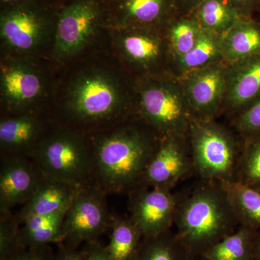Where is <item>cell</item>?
I'll list each match as a JSON object with an SVG mask.
<instances>
[{
    "instance_id": "obj_34",
    "label": "cell",
    "mask_w": 260,
    "mask_h": 260,
    "mask_svg": "<svg viewBox=\"0 0 260 260\" xmlns=\"http://www.w3.org/2000/svg\"><path fill=\"white\" fill-rule=\"evenodd\" d=\"M242 18H254L260 0H230Z\"/></svg>"
},
{
    "instance_id": "obj_15",
    "label": "cell",
    "mask_w": 260,
    "mask_h": 260,
    "mask_svg": "<svg viewBox=\"0 0 260 260\" xmlns=\"http://www.w3.org/2000/svg\"><path fill=\"white\" fill-rule=\"evenodd\" d=\"M109 26L161 28L179 14L177 0H107Z\"/></svg>"
},
{
    "instance_id": "obj_8",
    "label": "cell",
    "mask_w": 260,
    "mask_h": 260,
    "mask_svg": "<svg viewBox=\"0 0 260 260\" xmlns=\"http://www.w3.org/2000/svg\"><path fill=\"white\" fill-rule=\"evenodd\" d=\"M107 25V0H59L54 34L56 57L76 55Z\"/></svg>"
},
{
    "instance_id": "obj_27",
    "label": "cell",
    "mask_w": 260,
    "mask_h": 260,
    "mask_svg": "<svg viewBox=\"0 0 260 260\" xmlns=\"http://www.w3.org/2000/svg\"><path fill=\"white\" fill-rule=\"evenodd\" d=\"M164 30L172 63L194 47L202 28L190 15L179 13L167 22Z\"/></svg>"
},
{
    "instance_id": "obj_10",
    "label": "cell",
    "mask_w": 260,
    "mask_h": 260,
    "mask_svg": "<svg viewBox=\"0 0 260 260\" xmlns=\"http://www.w3.org/2000/svg\"><path fill=\"white\" fill-rule=\"evenodd\" d=\"M117 47L123 59L138 76L172 73V57L164 27H119Z\"/></svg>"
},
{
    "instance_id": "obj_33",
    "label": "cell",
    "mask_w": 260,
    "mask_h": 260,
    "mask_svg": "<svg viewBox=\"0 0 260 260\" xmlns=\"http://www.w3.org/2000/svg\"><path fill=\"white\" fill-rule=\"evenodd\" d=\"M80 251L83 260H112L108 253L107 246L99 241L83 244Z\"/></svg>"
},
{
    "instance_id": "obj_4",
    "label": "cell",
    "mask_w": 260,
    "mask_h": 260,
    "mask_svg": "<svg viewBox=\"0 0 260 260\" xmlns=\"http://www.w3.org/2000/svg\"><path fill=\"white\" fill-rule=\"evenodd\" d=\"M135 113L160 138L187 135L193 117L179 78L172 73L137 78Z\"/></svg>"
},
{
    "instance_id": "obj_26",
    "label": "cell",
    "mask_w": 260,
    "mask_h": 260,
    "mask_svg": "<svg viewBox=\"0 0 260 260\" xmlns=\"http://www.w3.org/2000/svg\"><path fill=\"white\" fill-rule=\"evenodd\" d=\"M256 231L251 228H239L203 253L205 260H254V242Z\"/></svg>"
},
{
    "instance_id": "obj_30",
    "label": "cell",
    "mask_w": 260,
    "mask_h": 260,
    "mask_svg": "<svg viewBox=\"0 0 260 260\" xmlns=\"http://www.w3.org/2000/svg\"><path fill=\"white\" fill-rule=\"evenodd\" d=\"M20 227L16 214L0 213V260H7L25 249L22 244Z\"/></svg>"
},
{
    "instance_id": "obj_32",
    "label": "cell",
    "mask_w": 260,
    "mask_h": 260,
    "mask_svg": "<svg viewBox=\"0 0 260 260\" xmlns=\"http://www.w3.org/2000/svg\"><path fill=\"white\" fill-rule=\"evenodd\" d=\"M55 251L51 246L25 248L7 260H54Z\"/></svg>"
},
{
    "instance_id": "obj_38",
    "label": "cell",
    "mask_w": 260,
    "mask_h": 260,
    "mask_svg": "<svg viewBox=\"0 0 260 260\" xmlns=\"http://www.w3.org/2000/svg\"><path fill=\"white\" fill-rule=\"evenodd\" d=\"M49 1V0H0L1 7L9 5L22 4V3H32V2Z\"/></svg>"
},
{
    "instance_id": "obj_2",
    "label": "cell",
    "mask_w": 260,
    "mask_h": 260,
    "mask_svg": "<svg viewBox=\"0 0 260 260\" xmlns=\"http://www.w3.org/2000/svg\"><path fill=\"white\" fill-rule=\"evenodd\" d=\"M174 224L178 239L197 258L240 225L221 183L204 180L179 198Z\"/></svg>"
},
{
    "instance_id": "obj_29",
    "label": "cell",
    "mask_w": 260,
    "mask_h": 260,
    "mask_svg": "<svg viewBox=\"0 0 260 260\" xmlns=\"http://www.w3.org/2000/svg\"><path fill=\"white\" fill-rule=\"evenodd\" d=\"M242 139L235 181L260 190V134Z\"/></svg>"
},
{
    "instance_id": "obj_14",
    "label": "cell",
    "mask_w": 260,
    "mask_h": 260,
    "mask_svg": "<svg viewBox=\"0 0 260 260\" xmlns=\"http://www.w3.org/2000/svg\"><path fill=\"white\" fill-rule=\"evenodd\" d=\"M44 175L31 158L1 157L0 213L23 205L34 194Z\"/></svg>"
},
{
    "instance_id": "obj_7",
    "label": "cell",
    "mask_w": 260,
    "mask_h": 260,
    "mask_svg": "<svg viewBox=\"0 0 260 260\" xmlns=\"http://www.w3.org/2000/svg\"><path fill=\"white\" fill-rule=\"evenodd\" d=\"M59 0L2 7L0 37L5 48L19 54L37 50L54 34Z\"/></svg>"
},
{
    "instance_id": "obj_37",
    "label": "cell",
    "mask_w": 260,
    "mask_h": 260,
    "mask_svg": "<svg viewBox=\"0 0 260 260\" xmlns=\"http://www.w3.org/2000/svg\"><path fill=\"white\" fill-rule=\"evenodd\" d=\"M254 260H260V230L256 231L254 237Z\"/></svg>"
},
{
    "instance_id": "obj_1",
    "label": "cell",
    "mask_w": 260,
    "mask_h": 260,
    "mask_svg": "<svg viewBox=\"0 0 260 260\" xmlns=\"http://www.w3.org/2000/svg\"><path fill=\"white\" fill-rule=\"evenodd\" d=\"M160 140L135 115L134 120L94 137L93 185L107 195L129 194L139 186Z\"/></svg>"
},
{
    "instance_id": "obj_17",
    "label": "cell",
    "mask_w": 260,
    "mask_h": 260,
    "mask_svg": "<svg viewBox=\"0 0 260 260\" xmlns=\"http://www.w3.org/2000/svg\"><path fill=\"white\" fill-rule=\"evenodd\" d=\"M260 98V54L229 64L223 114L231 119Z\"/></svg>"
},
{
    "instance_id": "obj_39",
    "label": "cell",
    "mask_w": 260,
    "mask_h": 260,
    "mask_svg": "<svg viewBox=\"0 0 260 260\" xmlns=\"http://www.w3.org/2000/svg\"><path fill=\"white\" fill-rule=\"evenodd\" d=\"M254 17L260 21V1L259 5H258L257 7V9H256L255 15H254Z\"/></svg>"
},
{
    "instance_id": "obj_20",
    "label": "cell",
    "mask_w": 260,
    "mask_h": 260,
    "mask_svg": "<svg viewBox=\"0 0 260 260\" xmlns=\"http://www.w3.org/2000/svg\"><path fill=\"white\" fill-rule=\"evenodd\" d=\"M222 54L228 64L260 54V21L242 18L220 38Z\"/></svg>"
},
{
    "instance_id": "obj_12",
    "label": "cell",
    "mask_w": 260,
    "mask_h": 260,
    "mask_svg": "<svg viewBox=\"0 0 260 260\" xmlns=\"http://www.w3.org/2000/svg\"><path fill=\"white\" fill-rule=\"evenodd\" d=\"M129 218L144 238L170 230L174 223L179 198L172 189L139 186L129 194Z\"/></svg>"
},
{
    "instance_id": "obj_21",
    "label": "cell",
    "mask_w": 260,
    "mask_h": 260,
    "mask_svg": "<svg viewBox=\"0 0 260 260\" xmlns=\"http://www.w3.org/2000/svg\"><path fill=\"white\" fill-rule=\"evenodd\" d=\"M220 38L213 32L202 29L194 47L172 63V74L180 78L195 70L224 60Z\"/></svg>"
},
{
    "instance_id": "obj_6",
    "label": "cell",
    "mask_w": 260,
    "mask_h": 260,
    "mask_svg": "<svg viewBox=\"0 0 260 260\" xmlns=\"http://www.w3.org/2000/svg\"><path fill=\"white\" fill-rule=\"evenodd\" d=\"M32 159L45 177L80 187L93 185L91 140L85 133L70 128L53 130Z\"/></svg>"
},
{
    "instance_id": "obj_40",
    "label": "cell",
    "mask_w": 260,
    "mask_h": 260,
    "mask_svg": "<svg viewBox=\"0 0 260 260\" xmlns=\"http://www.w3.org/2000/svg\"><path fill=\"white\" fill-rule=\"evenodd\" d=\"M195 260H198V259H195Z\"/></svg>"
},
{
    "instance_id": "obj_36",
    "label": "cell",
    "mask_w": 260,
    "mask_h": 260,
    "mask_svg": "<svg viewBox=\"0 0 260 260\" xmlns=\"http://www.w3.org/2000/svg\"><path fill=\"white\" fill-rule=\"evenodd\" d=\"M203 0H177L179 14L189 15Z\"/></svg>"
},
{
    "instance_id": "obj_24",
    "label": "cell",
    "mask_w": 260,
    "mask_h": 260,
    "mask_svg": "<svg viewBox=\"0 0 260 260\" xmlns=\"http://www.w3.org/2000/svg\"><path fill=\"white\" fill-rule=\"evenodd\" d=\"M110 231L107 249L111 259H136L144 237L129 216H114Z\"/></svg>"
},
{
    "instance_id": "obj_11",
    "label": "cell",
    "mask_w": 260,
    "mask_h": 260,
    "mask_svg": "<svg viewBox=\"0 0 260 260\" xmlns=\"http://www.w3.org/2000/svg\"><path fill=\"white\" fill-rule=\"evenodd\" d=\"M229 67L226 61H218L178 78L193 117L213 119L222 115Z\"/></svg>"
},
{
    "instance_id": "obj_9",
    "label": "cell",
    "mask_w": 260,
    "mask_h": 260,
    "mask_svg": "<svg viewBox=\"0 0 260 260\" xmlns=\"http://www.w3.org/2000/svg\"><path fill=\"white\" fill-rule=\"evenodd\" d=\"M107 196L94 185L80 188L65 214L61 243L78 249L99 241L110 230L114 215L108 208Z\"/></svg>"
},
{
    "instance_id": "obj_13",
    "label": "cell",
    "mask_w": 260,
    "mask_h": 260,
    "mask_svg": "<svg viewBox=\"0 0 260 260\" xmlns=\"http://www.w3.org/2000/svg\"><path fill=\"white\" fill-rule=\"evenodd\" d=\"M191 170L192 157L187 135L162 137L149 160L139 186L172 189Z\"/></svg>"
},
{
    "instance_id": "obj_31",
    "label": "cell",
    "mask_w": 260,
    "mask_h": 260,
    "mask_svg": "<svg viewBox=\"0 0 260 260\" xmlns=\"http://www.w3.org/2000/svg\"><path fill=\"white\" fill-rule=\"evenodd\" d=\"M231 121L232 127L242 138L260 134V98Z\"/></svg>"
},
{
    "instance_id": "obj_28",
    "label": "cell",
    "mask_w": 260,
    "mask_h": 260,
    "mask_svg": "<svg viewBox=\"0 0 260 260\" xmlns=\"http://www.w3.org/2000/svg\"><path fill=\"white\" fill-rule=\"evenodd\" d=\"M190 251L178 239L172 229L155 236L144 238L135 260H195Z\"/></svg>"
},
{
    "instance_id": "obj_16",
    "label": "cell",
    "mask_w": 260,
    "mask_h": 260,
    "mask_svg": "<svg viewBox=\"0 0 260 260\" xmlns=\"http://www.w3.org/2000/svg\"><path fill=\"white\" fill-rule=\"evenodd\" d=\"M43 88L42 77L32 65L20 60L2 63V97L12 112H25L37 102Z\"/></svg>"
},
{
    "instance_id": "obj_25",
    "label": "cell",
    "mask_w": 260,
    "mask_h": 260,
    "mask_svg": "<svg viewBox=\"0 0 260 260\" xmlns=\"http://www.w3.org/2000/svg\"><path fill=\"white\" fill-rule=\"evenodd\" d=\"M220 183L240 225L260 230V190L237 181Z\"/></svg>"
},
{
    "instance_id": "obj_35",
    "label": "cell",
    "mask_w": 260,
    "mask_h": 260,
    "mask_svg": "<svg viewBox=\"0 0 260 260\" xmlns=\"http://www.w3.org/2000/svg\"><path fill=\"white\" fill-rule=\"evenodd\" d=\"M54 260H83L81 251L78 249L65 245L63 243L56 244Z\"/></svg>"
},
{
    "instance_id": "obj_22",
    "label": "cell",
    "mask_w": 260,
    "mask_h": 260,
    "mask_svg": "<svg viewBox=\"0 0 260 260\" xmlns=\"http://www.w3.org/2000/svg\"><path fill=\"white\" fill-rule=\"evenodd\" d=\"M67 210L49 215H32L22 222L20 237L24 248L51 246L62 242Z\"/></svg>"
},
{
    "instance_id": "obj_19",
    "label": "cell",
    "mask_w": 260,
    "mask_h": 260,
    "mask_svg": "<svg viewBox=\"0 0 260 260\" xmlns=\"http://www.w3.org/2000/svg\"><path fill=\"white\" fill-rule=\"evenodd\" d=\"M81 187L44 177L39 187L16 214L20 224L32 215H49L69 208Z\"/></svg>"
},
{
    "instance_id": "obj_5",
    "label": "cell",
    "mask_w": 260,
    "mask_h": 260,
    "mask_svg": "<svg viewBox=\"0 0 260 260\" xmlns=\"http://www.w3.org/2000/svg\"><path fill=\"white\" fill-rule=\"evenodd\" d=\"M187 137L193 170L202 180L235 181L243 139L232 126L224 125L218 119L192 117Z\"/></svg>"
},
{
    "instance_id": "obj_23",
    "label": "cell",
    "mask_w": 260,
    "mask_h": 260,
    "mask_svg": "<svg viewBox=\"0 0 260 260\" xmlns=\"http://www.w3.org/2000/svg\"><path fill=\"white\" fill-rule=\"evenodd\" d=\"M189 15L200 28L220 37L242 18L230 0H203Z\"/></svg>"
},
{
    "instance_id": "obj_18",
    "label": "cell",
    "mask_w": 260,
    "mask_h": 260,
    "mask_svg": "<svg viewBox=\"0 0 260 260\" xmlns=\"http://www.w3.org/2000/svg\"><path fill=\"white\" fill-rule=\"evenodd\" d=\"M42 120L32 114L4 118L0 122L1 157L31 158L47 136Z\"/></svg>"
},
{
    "instance_id": "obj_3",
    "label": "cell",
    "mask_w": 260,
    "mask_h": 260,
    "mask_svg": "<svg viewBox=\"0 0 260 260\" xmlns=\"http://www.w3.org/2000/svg\"><path fill=\"white\" fill-rule=\"evenodd\" d=\"M70 122L90 126L126 118L135 113V89L102 71L80 75L70 88L64 108Z\"/></svg>"
}]
</instances>
